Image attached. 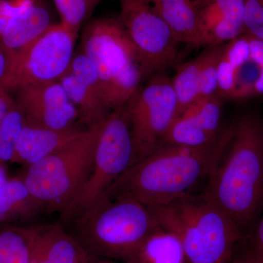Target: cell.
I'll return each mask as SVG.
<instances>
[{
    "label": "cell",
    "mask_w": 263,
    "mask_h": 263,
    "mask_svg": "<svg viewBox=\"0 0 263 263\" xmlns=\"http://www.w3.org/2000/svg\"><path fill=\"white\" fill-rule=\"evenodd\" d=\"M10 91L26 119L34 124L57 129L81 124L79 110L60 81L22 86Z\"/></svg>",
    "instance_id": "8fae6325"
},
{
    "label": "cell",
    "mask_w": 263,
    "mask_h": 263,
    "mask_svg": "<svg viewBox=\"0 0 263 263\" xmlns=\"http://www.w3.org/2000/svg\"><path fill=\"white\" fill-rule=\"evenodd\" d=\"M9 179L7 172L6 166L0 165V189L6 183V181Z\"/></svg>",
    "instance_id": "1f68e13d"
},
{
    "label": "cell",
    "mask_w": 263,
    "mask_h": 263,
    "mask_svg": "<svg viewBox=\"0 0 263 263\" xmlns=\"http://www.w3.org/2000/svg\"><path fill=\"white\" fill-rule=\"evenodd\" d=\"M28 230L31 263H86L91 257L61 223Z\"/></svg>",
    "instance_id": "5bb4252c"
},
{
    "label": "cell",
    "mask_w": 263,
    "mask_h": 263,
    "mask_svg": "<svg viewBox=\"0 0 263 263\" xmlns=\"http://www.w3.org/2000/svg\"><path fill=\"white\" fill-rule=\"evenodd\" d=\"M3 48V43H2V40H1V37H0V50L2 49V48Z\"/></svg>",
    "instance_id": "e575fe53"
},
{
    "label": "cell",
    "mask_w": 263,
    "mask_h": 263,
    "mask_svg": "<svg viewBox=\"0 0 263 263\" xmlns=\"http://www.w3.org/2000/svg\"><path fill=\"white\" fill-rule=\"evenodd\" d=\"M181 44L197 48L199 0H146Z\"/></svg>",
    "instance_id": "ac0fdd59"
},
{
    "label": "cell",
    "mask_w": 263,
    "mask_h": 263,
    "mask_svg": "<svg viewBox=\"0 0 263 263\" xmlns=\"http://www.w3.org/2000/svg\"><path fill=\"white\" fill-rule=\"evenodd\" d=\"M134 147L126 105L111 110L103 122L91 171L80 192L61 215L70 221L103 195L133 163Z\"/></svg>",
    "instance_id": "52a82bcc"
},
{
    "label": "cell",
    "mask_w": 263,
    "mask_h": 263,
    "mask_svg": "<svg viewBox=\"0 0 263 263\" xmlns=\"http://www.w3.org/2000/svg\"><path fill=\"white\" fill-rule=\"evenodd\" d=\"M25 115L16 103L0 123V165L11 162Z\"/></svg>",
    "instance_id": "d4e9b609"
},
{
    "label": "cell",
    "mask_w": 263,
    "mask_h": 263,
    "mask_svg": "<svg viewBox=\"0 0 263 263\" xmlns=\"http://www.w3.org/2000/svg\"><path fill=\"white\" fill-rule=\"evenodd\" d=\"M79 33L65 24H52L24 51L12 56L9 73L2 87H18L56 82L69 70Z\"/></svg>",
    "instance_id": "9c48e42d"
},
{
    "label": "cell",
    "mask_w": 263,
    "mask_h": 263,
    "mask_svg": "<svg viewBox=\"0 0 263 263\" xmlns=\"http://www.w3.org/2000/svg\"><path fill=\"white\" fill-rule=\"evenodd\" d=\"M15 99L11 91L0 86V123L15 105Z\"/></svg>",
    "instance_id": "f546056e"
},
{
    "label": "cell",
    "mask_w": 263,
    "mask_h": 263,
    "mask_svg": "<svg viewBox=\"0 0 263 263\" xmlns=\"http://www.w3.org/2000/svg\"><path fill=\"white\" fill-rule=\"evenodd\" d=\"M226 102L219 95L200 99L181 114H186L209 134L216 136L224 127L222 116Z\"/></svg>",
    "instance_id": "cb8c5ba5"
},
{
    "label": "cell",
    "mask_w": 263,
    "mask_h": 263,
    "mask_svg": "<svg viewBox=\"0 0 263 263\" xmlns=\"http://www.w3.org/2000/svg\"><path fill=\"white\" fill-rule=\"evenodd\" d=\"M2 3H3V0H0V8H1Z\"/></svg>",
    "instance_id": "d590c367"
},
{
    "label": "cell",
    "mask_w": 263,
    "mask_h": 263,
    "mask_svg": "<svg viewBox=\"0 0 263 263\" xmlns=\"http://www.w3.org/2000/svg\"><path fill=\"white\" fill-rule=\"evenodd\" d=\"M149 209L181 240L189 263L233 262L243 235L205 190Z\"/></svg>",
    "instance_id": "3957f363"
},
{
    "label": "cell",
    "mask_w": 263,
    "mask_h": 263,
    "mask_svg": "<svg viewBox=\"0 0 263 263\" xmlns=\"http://www.w3.org/2000/svg\"><path fill=\"white\" fill-rule=\"evenodd\" d=\"M228 46L233 62L231 101L263 97V41L245 33Z\"/></svg>",
    "instance_id": "4fadbf2b"
},
{
    "label": "cell",
    "mask_w": 263,
    "mask_h": 263,
    "mask_svg": "<svg viewBox=\"0 0 263 263\" xmlns=\"http://www.w3.org/2000/svg\"><path fill=\"white\" fill-rule=\"evenodd\" d=\"M86 263H116L111 259L103 258V257H97V256L91 255Z\"/></svg>",
    "instance_id": "d6a6232c"
},
{
    "label": "cell",
    "mask_w": 263,
    "mask_h": 263,
    "mask_svg": "<svg viewBox=\"0 0 263 263\" xmlns=\"http://www.w3.org/2000/svg\"><path fill=\"white\" fill-rule=\"evenodd\" d=\"M47 212L42 202L33 196L23 176L9 179L0 189V224L19 226Z\"/></svg>",
    "instance_id": "e0dca14e"
},
{
    "label": "cell",
    "mask_w": 263,
    "mask_h": 263,
    "mask_svg": "<svg viewBox=\"0 0 263 263\" xmlns=\"http://www.w3.org/2000/svg\"><path fill=\"white\" fill-rule=\"evenodd\" d=\"M233 263H263L262 262H247V261L235 260Z\"/></svg>",
    "instance_id": "836d02e7"
},
{
    "label": "cell",
    "mask_w": 263,
    "mask_h": 263,
    "mask_svg": "<svg viewBox=\"0 0 263 263\" xmlns=\"http://www.w3.org/2000/svg\"><path fill=\"white\" fill-rule=\"evenodd\" d=\"M223 46L212 47V53L204 65L200 78L198 97L200 99L211 98L218 94V62Z\"/></svg>",
    "instance_id": "4316f807"
},
{
    "label": "cell",
    "mask_w": 263,
    "mask_h": 263,
    "mask_svg": "<svg viewBox=\"0 0 263 263\" xmlns=\"http://www.w3.org/2000/svg\"><path fill=\"white\" fill-rule=\"evenodd\" d=\"M127 262L189 263L181 240L162 228L154 231Z\"/></svg>",
    "instance_id": "d6986e66"
},
{
    "label": "cell",
    "mask_w": 263,
    "mask_h": 263,
    "mask_svg": "<svg viewBox=\"0 0 263 263\" xmlns=\"http://www.w3.org/2000/svg\"><path fill=\"white\" fill-rule=\"evenodd\" d=\"M11 62L12 55L3 46L0 50V86L9 73Z\"/></svg>",
    "instance_id": "4dcf8cb0"
},
{
    "label": "cell",
    "mask_w": 263,
    "mask_h": 263,
    "mask_svg": "<svg viewBox=\"0 0 263 263\" xmlns=\"http://www.w3.org/2000/svg\"><path fill=\"white\" fill-rule=\"evenodd\" d=\"M245 33V0H199L197 48L221 46Z\"/></svg>",
    "instance_id": "7c38bea8"
},
{
    "label": "cell",
    "mask_w": 263,
    "mask_h": 263,
    "mask_svg": "<svg viewBox=\"0 0 263 263\" xmlns=\"http://www.w3.org/2000/svg\"><path fill=\"white\" fill-rule=\"evenodd\" d=\"M105 119L27 167L22 174L29 191L42 202L47 212H60L62 215L84 186L91 171Z\"/></svg>",
    "instance_id": "8992f818"
},
{
    "label": "cell",
    "mask_w": 263,
    "mask_h": 263,
    "mask_svg": "<svg viewBox=\"0 0 263 263\" xmlns=\"http://www.w3.org/2000/svg\"><path fill=\"white\" fill-rule=\"evenodd\" d=\"M0 263H31L28 227L2 226Z\"/></svg>",
    "instance_id": "603a6c76"
},
{
    "label": "cell",
    "mask_w": 263,
    "mask_h": 263,
    "mask_svg": "<svg viewBox=\"0 0 263 263\" xmlns=\"http://www.w3.org/2000/svg\"><path fill=\"white\" fill-rule=\"evenodd\" d=\"M127 263H130V262H127Z\"/></svg>",
    "instance_id": "8d00e7d4"
},
{
    "label": "cell",
    "mask_w": 263,
    "mask_h": 263,
    "mask_svg": "<svg viewBox=\"0 0 263 263\" xmlns=\"http://www.w3.org/2000/svg\"><path fill=\"white\" fill-rule=\"evenodd\" d=\"M242 242H245V252L241 255L235 257L233 260L262 262L263 212L255 226Z\"/></svg>",
    "instance_id": "83f0119b"
},
{
    "label": "cell",
    "mask_w": 263,
    "mask_h": 263,
    "mask_svg": "<svg viewBox=\"0 0 263 263\" xmlns=\"http://www.w3.org/2000/svg\"><path fill=\"white\" fill-rule=\"evenodd\" d=\"M53 24L47 7L41 2L34 3L6 22L0 32L2 43L14 56L28 47Z\"/></svg>",
    "instance_id": "2e32d148"
},
{
    "label": "cell",
    "mask_w": 263,
    "mask_h": 263,
    "mask_svg": "<svg viewBox=\"0 0 263 263\" xmlns=\"http://www.w3.org/2000/svg\"><path fill=\"white\" fill-rule=\"evenodd\" d=\"M86 128L79 124L67 129H52L26 119L11 162L28 167L70 143L82 134Z\"/></svg>",
    "instance_id": "9a60e30c"
},
{
    "label": "cell",
    "mask_w": 263,
    "mask_h": 263,
    "mask_svg": "<svg viewBox=\"0 0 263 263\" xmlns=\"http://www.w3.org/2000/svg\"><path fill=\"white\" fill-rule=\"evenodd\" d=\"M133 147V164L153 153L178 116V100L165 72L148 79L126 105Z\"/></svg>",
    "instance_id": "30bf717a"
},
{
    "label": "cell",
    "mask_w": 263,
    "mask_h": 263,
    "mask_svg": "<svg viewBox=\"0 0 263 263\" xmlns=\"http://www.w3.org/2000/svg\"><path fill=\"white\" fill-rule=\"evenodd\" d=\"M59 81L79 110L83 125H94L103 121L111 111L102 97L70 71L67 70Z\"/></svg>",
    "instance_id": "ffe728a7"
},
{
    "label": "cell",
    "mask_w": 263,
    "mask_h": 263,
    "mask_svg": "<svg viewBox=\"0 0 263 263\" xmlns=\"http://www.w3.org/2000/svg\"><path fill=\"white\" fill-rule=\"evenodd\" d=\"M231 122L210 144L199 148L160 146L129 167L104 193L130 197L148 208L162 206L197 193L206 183L213 162L226 141Z\"/></svg>",
    "instance_id": "7a4b0ae2"
},
{
    "label": "cell",
    "mask_w": 263,
    "mask_h": 263,
    "mask_svg": "<svg viewBox=\"0 0 263 263\" xmlns=\"http://www.w3.org/2000/svg\"><path fill=\"white\" fill-rule=\"evenodd\" d=\"M218 136L209 134L191 117L186 114H181L174 119L167 133L161 139L158 146L199 148L210 144Z\"/></svg>",
    "instance_id": "7402d4cb"
},
{
    "label": "cell",
    "mask_w": 263,
    "mask_h": 263,
    "mask_svg": "<svg viewBox=\"0 0 263 263\" xmlns=\"http://www.w3.org/2000/svg\"><path fill=\"white\" fill-rule=\"evenodd\" d=\"M204 190L245 239L263 212V117L259 111L247 110L232 122Z\"/></svg>",
    "instance_id": "6da1fadb"
},
{
    "label": "cell",
    "mask_w": 263,
    "mask_h": 263,
    "mask_svg": "<svg viewBox=\"0 0 263 263\" xmlns=\"http://www.w3.org/2000/svg\"><path fill=\"white\" fill-rule=\"evenodd\" d=\"M70 221L71 234L90 254L126 262L160 228L149 208L124 195H102Z\"/></svg>",
    "instance_id": "277c9868"
},
{
    "label": "cell",
    "mask_w": 263,
    "mask_h": 263,
    "mask_svg": "<svg viewBox=\"0 0 263 263\" xmlns=\"http://www.w3.org/2000/svg\"><path fill=\"white\" fill-rule=\"evenodd\" d=\"M102 0H53L61 23L79 33Z\"/></svg>",
    "instance_id": "484cf974"
},
{
    "label": "cell",
    "mask_w": 263,
    "mask_h": 263,
    "mask_svg": "<svg viewBox=\"0 0 263 263\" xmlns=\"http://www.w3.org/2000/svg\"><path fill=\"white\" fill-rule=\"evenodd\" d=\"M212 49V47L205 48L193 60L180 65L174 77L171 78L178 100V116L196 101L202 69L210 57Z\"/></svg>",
    "instance_id": "44dd1931"
},
{
    "label": "cell",
    "mask_w": 263,
    "mask_h": 263,
    "mask_svg": "<svg viewBox=\"0 0 263 263\" xmlns=\"http://www.w3.org/2000/svg\"><path fill=\"white\" fill-rule=\"evenodd\" d=\"M245 31L263 41V0H245Z\"/></svg>",
    "instance_id": "f1b7e54d"
},
{
    "label": "cell",
    "mask_w": 263,
    "mask_h": 263,
    "mask_svg": "<svg viewBox=\"0 0 263 263\" xmlns=\"http://www.w3.org/2000/svg\"><path fill=\"white\" fill-rule=\"evenodd\" d=\"M98 71L110 110L127 105L143 81L136 52L119 17H100L86 22L81 48Z\"/></svg>",
    "instance_id": "5b68a950"
},
{
    "label": "cell",
    "mask_w": 263,
    "mask_h": 263,
    "mask_svg": "<svg viewBox=\"0 0 263 263\" xmlns=\"http://www.w3.org/2000/svg\"><path fill=\"white\" fill-rule=\"evenodd\" d=\"M119 3L118 17L136 52L143 80L179 66L181 43L146 0H119Z\"/></svg>",
    "instance_id": "ba28073f"
}]
</instances>
